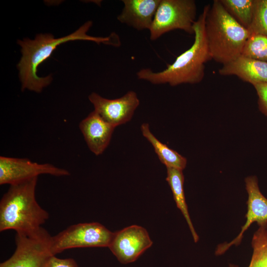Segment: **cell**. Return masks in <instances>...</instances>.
Masks as SVG:
<instances>
[{"label":"cell","mask_w":267,"mask_h":267,"mask_svg":"<svg viewBox=\"0 0 267 267\" xmlns=\"http://www.w3.org/2000/svg\"><path fill=\"white\" fill-rule=\"evenodd\" d=\"M210 6H204L193 24L194 41L191 46L160 72H155L149 68L140 69L136 73L138 79L154 85L168 84L171 86L182 84H194L202 81L205 64L212 59L205 29V19Z\"/></svg>","instance_id":"7a4b0ae2"},{"label":"cell","mask_w":267,"mask_h":267,"mask_svg":"<svg viewBox=\"0 0 267 267\" xmlns=\"http://www.w3.org/2000/svg\"><path fill=\"white\" fill-rule=\"evenodd\" d=\"M92 24L91 21H88L71 34L58 39H55L50 34H40L33 40L28 38L19 40L18 44L21 47L22 57L17 67L22 90L28 89L40 92L44 88L50 84L52 77L50 75L45 77H39L37 73V69L60 44L71 41L87 40L98 44L119 45L120 41L117 35L112 37H96L87 35Z\"/></svg>","instance_id":"6da1fadb"},{"label":"cell","mask_w":267,"mask_h":267,"mask_svg":"<svg viewBox=\"0 0 267 267\" xmlns=\"http://www.w3.org/2000/svg\"><path fill=\"white\" fill-rule=\"evenodd\" d=\"M113 235V232L97 222L73 224L51 236L50 251L55 256L71 248L108 247Z\"/></svg>","instance_id":"8992f818"},{"label":"cell","mask_w":267,"mask_h":267,"mask_svg":"<svg viewBox=\"0 0 267 267\" xmlns=\"http://www.w3.org/2000/svg\"><path fill=\"white\" fill-rule=\"evenodd\" d=\"M140 130L143 136L150 143L160 162L166 168L183 170L186 167V159L175 150L169 148L158 140L151 133L148 124H141Z\"/></svg>","instance_id":"9a60e30c"},{"label":"cell","mask_w":267,"mask_h":267,"mask_svg":"<svg viewBox=\"0 0 267 267\" xmlns=\"http://www.w3.org/2000/svg\"><path fill=\"white\" fill-rule=\"evenodd\" d=\"M89 99L93 105L94 111L115 128L129 122L139 105L137 94L132 90L122 97L113 99L92 92Z\"/></svg>","instance_id":"30bf717a"},{"label":"cell","mask_w":267,"mask_h":267,"mask_svg":"<svg viewBox=\"0 0 267 267\" xmlns=\"http://www.w3.org/2000/svg\"><path fill=\"white\" fill-rule=\"evenodd\" d=\"M41 267H79L72 258L60 259L51 255L46 259Z\"/></svg>","instance_id":"44dd1931"},{"label":"cell","mask_w":267,"mask_h":267,"mask_svg":"<svg viewBox=\"0 0 267 267\" xmlns=\"http://www.w3.org/2000/svg\"><path fill=\"white\" fill-rule=\"evenodd\" d=\"M258 96V106L260 111L267 117V82L253 85Z\"/></svg>","instance_id":"7402d4cb"},{"label":"cell","mask_w":267,"mask_h":267,"mask_svg":"<svg viewBox=\"0 0 267 267\" xmlns=\"http://www.w3.org/2000/svg\"><path fill=\"white\" fill-rule=\"evenodd\" d=\"M161 0H123L117 19L137 30H149Z\"/></svg>","instance_id":"4fadbf2b"},{"label":"cell","mask_w":267,"mask_h":267,"mask_svg":"<svg viewBox=\"0 0 267 267\" xmlns=\"http://www.w3.org/2000/svg\"><path fill=\"white\" fill-rule=\"evenodd\" d=\"M51 235L41 227L32 233L16 232V248L0 267H41L47 258L52 255L49 249Z\"/></svg>","instance_id":"52a82bcc"},{"label":"cell","mask_w":267,"mask_h":267,"mask_svg":"<svg viewBox=\"0 0 267 267\" xmlns=\"http://www.w3.org/2000/svg\"><path fill=\"white\" fill-rule=\"evenodd\" d=\"M246 189L248 193L246 221L242 226L239 234L229 243H224L217 246L215 254L221 255L231 246H237L242 241L243 234L254 222L258 225L267 222V198L261 192L258 178L256 176H250L245 179Z\"/></svg>","instance_id":"8fae6325"},{"label":"cell","mask_w":267,"mask_h":267,"mask_svg":"<svg viewBox=\"0 0 267 267\" xmlns=\"http://www.w3.org/2000/svg\"><path fill=\"white\" fill-rule=\"evenodd\" d=\"M152 243L144 228L132 225L114 232L108 248L119 262L127 264L136 261Z\"/></svg>","instance_id":"9c48e42d"},{"label":"cell","mask_w":267,"mask_h":267,"mask_svg":"<svg viewBox=\"0 0 267 267\" xmlns=\"http://www.w3.org/2000/svg\"><path fill=\"white\" fill-rule=\"evenodd\" d=\"M247 30L250 35L267 36V0H255L253 19Z\"/></svg>","instance_id":"ffe728a7"},{"label":"cell","mask_w":267,"mask_h":267,"mask_svg":"<svg viewBox=\"0 0 267 267\" xmlns=\"http://www.w3.org/2000/svg\"><path fill=\"white\" fill-rule=\"evenodd\" d=\"M79 128L89 149L97 156L109 145L115 129L94 111L81 121Z\"/></svg>","instance_id":"7c38bea8"},{"label":"cell","mask_w":267,"mask_h":267,"mask_svg":"<svg viewBox=\"0 0 267 267\" xmlns=\"http://www.w3.org/2000/svg\"><path fill=\"white\" fill-rule=\"evenodd\" d=\"M205 29L212 59L222 65L242 55L250 36L248 30L227 11L220 0H214L210 6Z\"/></svg>","instance_id":"277c9868"},{"label":"cell","mask_w":267,"mask_h":267,"mask_svg":"<svg viewBox=\"0 0 267 267\" xmlns=\"http://www.w3.org/2000/svg\"><path fill=\"white\" fill-rule=\"evenodd\" d=\"M251 244L253 253L248 267H267V222L259 225Z\"/></svg>","instance_id":"ac0fdd59"},{"label":"cell","mask_w":267,"mask_h":267,"mask_svg":"<svg viewBox=\"0 0 267 267\" xmlns=\"http://www.w3.org/2000/svg\"><path fill=\"white\" fill-rule=\"evenodd\" d=\"M227 11L243 27L251 24L255 0H220Z\"/></svg>","instance_id":"e0dca14e"},{"label":"cell","mask_w":267,"mask_h":267,"mask_svg":"<svg viewBox=\"0 0 267 267\" xmlns=\"http://www.w3.org/2000/svg\"><path fill=\"white\" fill-rule=\"evenodd\" d=\"M38 177L11 185L0 202V231L32 233L39 230L49 218L37 202Z\"/></svg>","instance_id":"3957f363"},{"label":"cell","mask_w":267,"mask_h":267,"mask_svg":"<svg viewBox=\"0 0 267 267\" xmlns=\"http://www.w3.org/2000/svg\"><path fill=\"white\" fill-rule=\"evenodd\" d=\"M196 11L193 0H161L149 30L150 40L176 29L194 34Z\"/></svg>","instance_id":"5b68a950"},{"label":"cell","mask_w":267,"mask_h":267,"mask_svg":"<svg viewBox=\"0 0 267 267\" xmlns=\"http://www.w3.org/2000/svg\"><path fill=\"white\" fill-rule=\"evenodd\" d=\"M242 55L267 62V36L250 35L246 43Z\"/></svg>","instance_id":"d6986e66"},{"label":"cell","mask_w":267,"mask_h":267,"mask_svg":"<svg viewBox=\"0 0 267 267\" xmlns=\"http://www.w3.org/2000/svg\"><path fill=\"white\" fill-rule=\"evenodd\" d=\"M42 174L61 177L69 176L70 173L50 164H39L26 158L0 157V185L19 183Z\"/></svg>","instance_id":"ba28073f"},{"label":"cell","mask_w":267,"mask_h":267,"mask_svg":"<svg viewBox=\"0 0 267 267\" xmlns=\"http://www.w3.org/2000/svg\"><path fill=\"white\" fill-rule=\"evenodd\" d=\"M166 180L171 189L177 206L181 211L188 224L194 241L198 242L199 236L192 223L185 201L183 190L184 176L182 171L167 167Z\"/></svg>","instance_id":"2e32d148"},{"label":"cell","mask_w":267,"mask_h":267,"mask_svg":"<svg viewBox=\"0 0 267 267\" xmlns=\"http://www.w3.org/2000/svg\"><path fill=\"white\" fill-rule=\"evenodd\" d=\"M223 76L235 75L254 85L267 82V62L241 55L219 70Z\"/></svg>","instance_id":"5bb4252c"}]
</instances>
